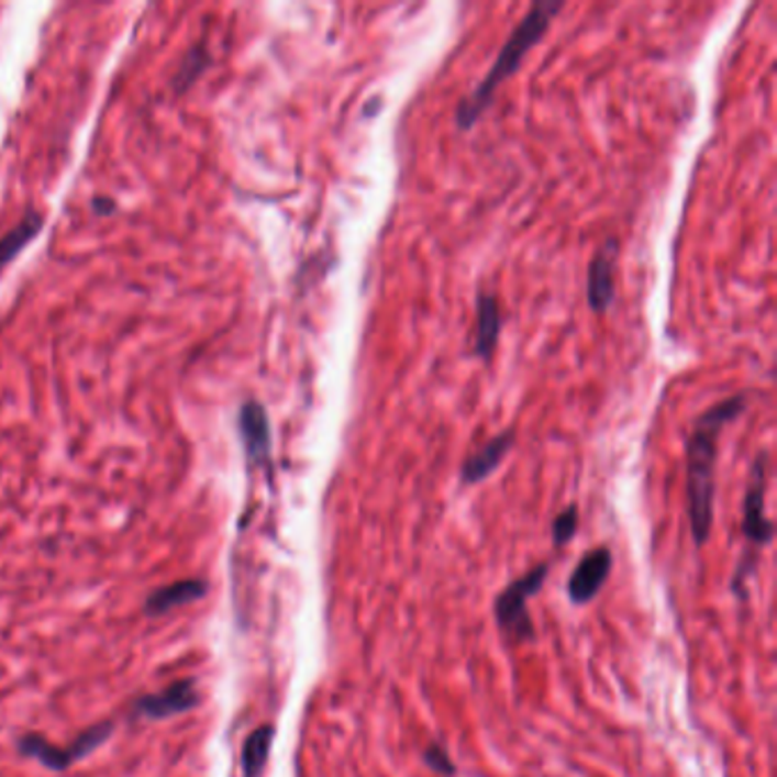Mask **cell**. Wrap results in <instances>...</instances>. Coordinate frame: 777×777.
<instances>
[{"instance_id":"11","label":"cell","mask_w":777,"mask_h":777,"mask_svg":"<svg viewBox=\"0 0 777 777\" xmlns=\"http://www.w3.org/2000/svg\"><path fill=\"white\" fill-rule=\"evenodd\" d=\"M502 333V313L500 303L488 292L479 295L477 301V342H475V354L481 360H490L497 342H500Z\"/></svg>"},{"instance_id":"3","label":"cell","mask_w":777,"mask_h":777,"mask_svg":"<svg viewBox=\"0 0 777 777\" xmlns=\"http://www.w3.org/2000/svg\"><path fill=\"white\" fill-rule=\"evenodd\" d=\"M550 573V564H541L511 581L495 600V620L509 643H530L536 639L530 600L539 593Z\"/></svg>"},{"instance_id":"15","label":"cell","mask_w":777,"mask_h":777,"mask_svg":"<svg viewBox=\"0 0 777 777\" xmlns=\"http://www.w3.org/2000/svg\"><path fill=\"white\" fill-rule=\"evenodd\" d=\"M208 62H210V55H208V48H206L203 42L197 44L192 51H188V55L182 57L180 67L176 71V78H174L176 89L178 91L188 89L203 74V69L208 67Z\"/></svg>"},{"instance_id":"17","label":"cell","mask_w":777,"mask_h":777,"mask_svg":"<svg viewBox=\"0 0 777 777\" xmlns=\"http://www.w3.org/2000/svg\"><path fill=\"white\" fill-rule=\"evenodd\" d=\"M424 764L431 770H436V773L447 775V777H452L456 773V766L452 764L449 753L445 751L443 743H429L426 745V748H424Z\"/></svg>"},{"instance_id":"5","label":"cell","mask_w":777,"mask_h":777,"mask_svg":"<svg viewBox=\"0 0 777 777\" xmlns=\"http://www.w3.org/2000/svg\"><path fill=\"white\" fill-rule=\"evenodd\" d=\"M766 454L757 456L751 486L743 500V536L757 550L766 547L775 534V526L766 515Z\"/></svg>"},{"instance_id":"6","label":"cell","mask_w":777,"mask_h":777,"mask_svg":"<svg viewBox=\"0 0 777 777\" xmlns=\"http://www.w3.org/2000/svg\"><path fill=\"white\" fill-rule=\"evenodd\" d=\"M613 566V556L609 547H596L581 556V562L577 564V568L570 575L568 581V596L575 604H588L593 600L602 586L609 579Z\"/></svg>"},{"instance_id":"9","label":"cell","mask_w":777,"mask_h":777,"mask_svg":"<svg viewBox=\"0 0 777 777\" xmlns=\"http://www.w3.org/2000/svg\"><path fill=\"white\" fill-rule=\"evenodd\" d=\"M513 441H515L513 429H507L502 433H497V436L492 441H488L477 454L465 458L463 468H460L463 484H479L486 477H490L497 468H500V463L504 460V456L513 447Z\"/></svg>"},{"instance_id":"8","label":"cell","mask_w":777,"mask_h":777,"mask_svg":"<svg viewBox=\"0 0 777 777\" xmlns=\"http://www.w3.org/2000/svg\"><path fill=\"white\" fill-rule=\"evenodd\" d=\"M613 260H615V242L611 240L600 248L588 265L586 297L590 310H596V313H604L613 301Z\"/></svg>"},{"instance_id":"14","label":"cell","mask_w":777,"mask_h":777,"mask_svg":"<svg viewBox=\"0 0 777 777\" xmlns=\"http://www.w3.org/2000/svg\"><path fill=\"white\" fill-rule=\"evenodd\" d=\"M271 739H274V728L271 725H263L256 732L248 734V739L244 741L242 748V773L244 777H260L267 757H269V748H271Z\"/></svg>"},{"instance_id":"2","label":"cell","mask_w":777,"mask_h":777,"mask_svg":"<svg viewBox=\"0 0 777 777\" xmlns=\"http://www.w3.org/2000/svg\"><path fill=\"white\" fill-rule=\"evenodd\" d=\"M562 3H554V0H541V3H534L530 14H526L518 25L513 33L509 35L507 44L502 46L500 55H497L495 65L490 67V71L484 76V80L475 87V91L470 97H465L458 108H456V123L463 131H470L477 119L486 112V108L490 106L497 87H500L504 80H509L518 67L522 57L526 55L532 46H536L543 35L547 33V27L552 23V19L562 12Z\"/></svg>"},{"instance_id":"7","label":"cell","mask_w":777,"mask_h":777,"mask_svg":"<svg viewBox=\"0 0 777 777\" xmlns=\"http://www.w3.org/2000/svg\"><path fill=\"white\" fill-rule=\"evenodd\" d=\"M240 433L248 460L267 463L271 454V429L263 403L246 401L240 409Z\"/></svg>"},{"instance_id":"10","label":"cell","mask_w":777,"mask_h":777,"mask_svg":"<svg viewBox=\"0 0 777 777\" xmlns=\"http://www.w3.org/2000/svg\"><path fill=\"white\" fill-rule=\"evenodd\" d=\"M199 704V693L192 681H176L174 687L158 696H148L137 702V713L148 719H169L176 713L190 711Z\"/></svg>"},{"instance_id":"12","label":"cell","mask_w":777,"mask_h":777,"mask_svg":"<svg viewBox=\"0 0 777 777\" xmlns=\"http://www.w3.org/2000/svg\"><path fill=\"white\" fill-rule=\"evenodd\" d=\"M203 593H206V584L199 581V579L176 581V584H171L167 588L155 590V593L146 600V611L151 615H160V613L171 611L174 607L190 604V602L203 598Z\"/></svg>"},{"instance_id":"1","label":"cell","mask_w":777,"mask_h":777,"mask_svg":"<svg viewBox=\"0 0 777 777\" xmlns=\"http://www.w3.org/2000/svg\"><path fill=\"white\" fill-rule=\"evenodd\" d=\"M745 409V399L734 395L707 409L687 439V502L691 534L698 547L709 541L713 524V497H717V460L723 429Z\"/></svg>"},{"instance_id":"4","label":"cell","mask_w":777,"mask_h":777,"mask_svg":"<svg viewBox=\"0 0 777 777\" xmlns=\"http://www.w3.org/2000/svg\"><path fill=\"white\" fill-rule=\"evenodd\" d=\"M112 732V725L110 723H103V725H97V728H89L87 732H82L69 748H55V745H51L48 741H44L42 736H25L19 741V748L30 755V757H35L40 759L44 766L53 768V770H65L69 768L74 762L82 759L85 755H89L91 751H97L99 745L106 743V739L110 736Z\"/></svg>"},{"instance_id":"13","label":"cell","mask_w":777,"mask_h":777,"mask_svg":"<svg viewBox=\"0 0 777 777\" xmlns=\"http://www.w3.org/2000/svg\"><path fill=\"white\" fill-rule=\"evenodd\" d=\"M44 229V217L40 212H27L23 220L0 237V269L8 267L23 248L37 237V233Z\"/></svg>"},{"instance_id":"16","label":"cell","mask_w":777,"mask_h":777,"mask_svg":"<svg viewBox=\"0 0 777 777\" xmlns=\"http://www.w3.org/2000/svg\"><path fill=\"white\" fill-rule=\"evenodd\" d=\"M577 507L570 504L568 509H564L562 513H558L552 522V539H554V545L556 547H562L566 543H570V539L575 536L577 532Z\"/></svg>"}]
</instances>
